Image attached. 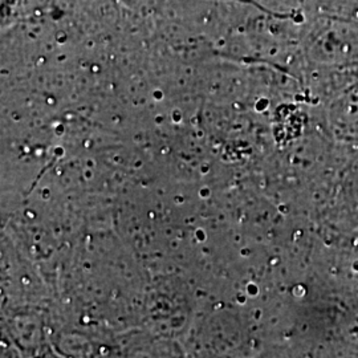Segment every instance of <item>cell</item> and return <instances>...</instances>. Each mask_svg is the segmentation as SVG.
Returning <instances> with one entry per match:
<instances>
[{"instance_id":"obj_2","label":"cell","mask_w":358,"mask_h":358,"mask_svg":"<svg viewBox=\"0 0 358 358\" xmlns=\"http://www.w3.org/2000/svg\"><path fill=\"white\" fill-rule=\"evenodd\" d=\"M353 263L355 267H358V232L356 238L353 239Z\"/></svg>"},{"instance_id":"obj_1","label":"cell","mask_w":358,"mask_h":358,"mask_svg":"<svg viewBox=\"0 0 358 358\" xmlns=\"http://www.w3.org/2000/svg\"><path fill=\"white\" fill-rule=\"evenodd\" d=\"M124 358H186L176 343L159 338H143L125 349Z\"/></svg>"}]
</instances>
